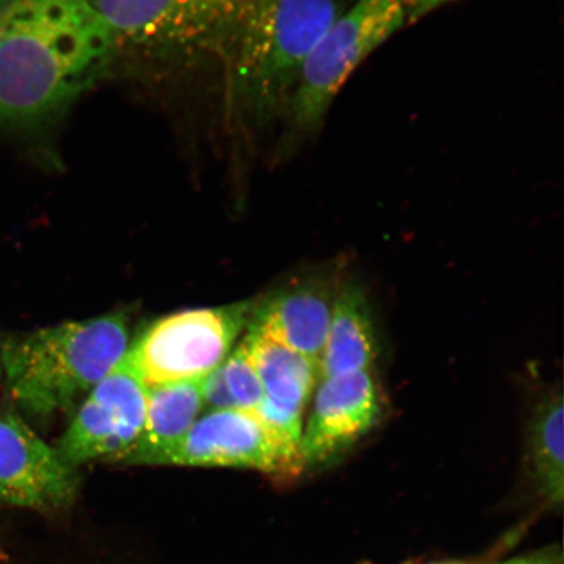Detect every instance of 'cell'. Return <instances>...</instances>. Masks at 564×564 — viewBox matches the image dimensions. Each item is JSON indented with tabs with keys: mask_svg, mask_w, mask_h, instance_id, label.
I'll return each instance as SVG.
<instances>
[{
	"mask_svg": "<svg viewBox=\"0 0 564 564\" xmlns=\"http://www.w3.org/2000/svg\"><path fill=\"white\" fill-rule=\"evenodd\" d=\"M116 54L88 0H0V127L62 116Z\"/></svg>",
	"mask_w": 564,
	"mask_h": 564,
	"instance_id": "cell-1",
	"label": "cell"
},
{
	"mask_svg": "<svg viewBox=\"0 0 564 564\" xmlns=\"http://www.w3.org/2000/svg\"><path fill=\"white\" fill-rule=\"evenodd\" d=\"M129 343L123 313L12 338L3 349L12 397L37 417L68 412L116 368Z\"/></svg>",
	"mask_w": 564,
	"mask_h": 564,
	"instance_id": "cell-2",
	"label": "cell"
},
{
	"mask_svg": "<svg viewBox=\"0 0 564 564\" xmlns=\"http://www.w3.org/2000/svg\"><path fill=\"white\" fill-rule=\"evenodd\" d=\"M340 13V0H259L230 53L232 89L252 119L288 109L310 53Z\"/></svg>",
	"mask_w": 564,
	"mask_h": 564,
	"instance_id": "cell-3",
	"label": "cell"
},
{
	"mask_svg": "<svg viewBox=\"0 0 564 564\" xmlns=\"http://www.w3.org/2000/svg\"><path fill=\"white\" fill-rule=\"evenodd\" d=\"M117 53L165 59L230 55L259 0H88Z\"/></svg>",
	"mask_w": 564,
	"mask_h": 564,
	"instance_id": "cell-4",
	"label": "cell"
},
{
	"mask_svg": "<svg viewBox=\"0 0 564 564\" xmlns=\"http://www.w3.org/2000/svg\"><path fill=\"white\" fill-rule=\"evenodd\" d=\"M404 0H356L316 42L288 109L302 131L317 129L355 70L405 24Z\"/></svg>",
	"mask_w": 564,
	"mask_h": 564,
	"instance_id": "cell-5",
	"label": "cell"
},
{
	"mask_svg": "<svg viewBox=\"0 0 564 564\" xmlns=\"http://www.w3.org/2000/svg\"><path fill=\"white\" fill-rule=\"evenodd\" d=\"M256 301L162 317L127 349L123 361L153 386L203 379L230 355Z\"/></svg>",
	"mask_w": 564,
	"mask_h": 564,
	"instance_id": "cell-6",
	"label": "cell"
},
{
	"mask_svg": "<svg viewBox=\"0 0 564 564\" xmlns=\"http://www.w3.org/2000/svg\"><path fill=\"white\" fill-rule=\"evenodd\" d=\"M144 465L241 468L273 476L300 474L257 412L212 411L171 446L148 457Z\"/></svg>",
	"mask_w": 564,
	"mask_h": 564,
	"instance_id": "cell-7",
	"label": "cell"
},
{
	"mask_svg": "<svg viewBox=\"0 0 564 564\" xmlns=\"http://www.w3.org/2000/svg\"><path fill=\"white\" fill-rule=\"evenodd\" d=\"M147 409L148 387L121 359L89 392L56 449L74 467L116 462L143 433Z\"/></svg>",
	"mask_w": 564,
	"mask_h": 564,
	"instance_id": "cell-8",
	"label": "cell"
},
{
	"mask_svg": "<svg viewBox=\"0 0 564 564\" xmlns=\"http://www.w3.org/2000/svg\"><path fill=\"white\" fill-rule=\"evenodd\" d=\"M82 477L13 413H0V502L39 512L75 503Z\"/></svg>",
	"mask_w": 564,
	"mask_h": 564,
	"instance_id": "cell-9",
	"label": "cell"
},
{
	"mask_svg": "<svg viewBox=\"0 0 564 564\" xmlns=\"http://www.w3.org/2000/svg\"><path fill=\"white\" fill-rule=\"evenodd\" d=\"M382 399L370 371L321 379L303 429L302 468L335 460L377 426Z\"/></svg>",
	"mask_w": 564,
	"mask_h": 564,
	"instance_id": "cell-10",
	"label": "cell"
},
{
	"mask_svg": "<svg viewBox=\"0 0 564 564\" xmlns=\"http://www.w3.org/2000/svg\"><path fill=\"white\" fill-rule=\"evenodd\" d=\"M337 289L327 276L292 282L253 303L247 329L271 337L319 365Z\"/></svg>",
	"mask_w": 564,
	"mask_h": 564,
	"instance_id": "cell-11",
	"label": "cell"
},
{
	"mask_svg": "<svg viewBox=\"0 0 564 564\" xmlns=\"http://www.w3.org/2000/svg\"><path fill=\"white\" fill-rule=\"evenodd\" d=\"M377 357V333L361 288L347 282L337 289L326 345L319 361V380L368 371Z\"/></svg>",
	"mask_w": 564,
	"mask_h": 564,
	"instance_id": "cell-12",
	"label": "cell"
},
{
	"mask_svg": "<svg viewBox=\"0 0 564 564\" xmlns=\"http://www.w3.org/2000/svg\"><path fill=\"white\" fill-rule=\"evenodd\" d=\"M245 340L249 344L253 366L263 386L265 398L262 405L274 411L303 414L319 379V365L253 330L247 329Z\"/></svg>",
	"mask_w": 564,
	"mask_h": 564,
	"instance_id": "cell-13",
	"label": "cell"
},
{
	"mask_svg": "<svg viewBox=\"0 0 564 564\" xmlns=\"http://www.w3.org/2000/svg\"><path fill=\"white\" fill-rule=\"evenodd\" d=\"M203 383L204 378L148 388L143 433L115 463L144 465L148 457L180 441L204 408Z\"/></svg>",
	"mask_w": 564,
	"mask_h": 564,
	"instance_id": "cell-14",
	"label": "cell"
},
{
	"mask_svg": "<svg viewBox=\"0 0 564 564\" xmlns=\"http://www.w3.org/2000/svg\"><path fill=\"white\" fill-rule=\"evenodd\" d=\"M528 429V451L535 485L550 503L561 506L564 491V429L561 390L547 393L535 405Z\"/></svg>",
	"mask_w": 564,
	"mask_h": 564,
	"instance_id": "cell-15",
	"label": "cell"
},
{
	"mask_svg": "<svg viewBox=\"0 0 564 564\" xmlns=\"http://www.w3.org/2000/svg\"><path fill=\"white\" fill-rule=\"evenodd\" d=\"M204 408L212 411L257 412L265 394L253 366L249 344L243 340L220 366L204 378Z\"/></svg>",
	"mask_w": 564,
	"mask_h": 564,
	"instance_id": "cell-16",
	"label": "cell"
},
{
	"mask_svg": "<svg viewBox=\"0 0 564 564\" xmlns=\"http://www.w3.org/2000/svg\"><path fill=\"white\" fill-rule=\"evenodd\" d=\"M433 564H464V563H433ZM497 564H563L560 549L547 547L532 554L520 555L517 558L500 562Z\"/></svg>",
	"mask_w": 564,
	"mask_h": 564,
	"instance_id": "cell-17",
	"label": "cell"
},
{
	"mask_svg": "<svg viewBox=\"0 0 564 564\" xmlns=\"http://www.w3.org/2000/svg\"><path fill=\"white\" fill-rule=\"evenodd\" d=\"M454 0H404L408 21L419 20Z\"/></svg>",
	"mask_w": 564,
	"mask_h": 564,
	"instance_id": "cell-18",
	"label": "cell"
}]
</instances>
